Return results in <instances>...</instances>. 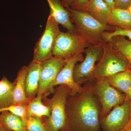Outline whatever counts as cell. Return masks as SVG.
Here are the masks:
<instances>
[{
	"instance_id": "obj_1",
	"label": "cell",
	"mask_w": 131,
	"mask_h": 131,
	"mask_svg": "<svg viewBox=\"0 0 131 131\" xmlns=\"http://www.w3.org/2000/svg\"><path fill=\"white\" fill-rule=\"evenodd\" d=\"M83 88L81 93L67 98L65 131H100L101 107L94 85L89 83Z\"/></svg>"
},
{
	"instance_id": "obj_9",
	"label": "cell",
	"mask_w": 131,
	"mask_h": 131,
	"mask_svg": "<svg viewBox=\"0 0 131 131\" xmlns=\"http://www.w3.org/2000/svg\"><path fill=\"white\" fill-rule=\"evenodd\" d=\"M66 62V59L53 56L40 63L39 84L37 95H46L52 90V84Z\"/></svg>"
},
{
	"instance_id": "obj_17",
	"label": "cell",
	"mask_w": 131,
	"mask_h": 131,
	"mask_svg": "<svg viewBox=\"0 0 131 131\" xmlns=\"http://www.w3.org/2000/svg\"><path fill=\"white\" fill-rule=\"evenodd\" d=\"M1 127L11 131H26V123L21 118L8 111H3L0 114Z\"/></svg>"
},
{
	"instance_id": "obj_4",
	"label": "cell",
	"mask_w": 131,
	"mask_h": 131,
	"mask_svg": "<svg viewBox=\"0 0 131 131\" xmlns=\"http://www.w3.org/2000/svg\"><path fill=\"white\" fill-rule=\"evenodd\" d=\"M129 69V64L125 57L114 49L110 43H104L103 54L95 66V79L108 77Z\"/></svg>"
},
{
	"instance_id": "obj_5",
	"label": "cell",
	"mask_w": 131,
	"mask_h": 131,
	"mask_svg": "<svg viewBox=\"0 0 131 131\" xmlns=\"http://www.w3.org/2000/svg\"><path fill=\"white\" fill-rule=\"evenodd\" d=\"M90 45L75 31H60L55 42L52 54L53 56L66 59L82 54Z\"/></svg>"
},
{
	"instance_id": "obj_15",
	"label": "cell",
	"mask_w": 131,
	"mask_h": 131,
	"mask_svg": "<svg viewBox=\"0 0 131 131\" xmlns=\"http://www.w3.org/2000/svg\"><path fill=\"white\" fill-rule=\"evenodd\" d=\"M28 66H24L18 72L13 94L12 105L27 104L32 99L27 98L25 93V79Z\"/></svg>"
},
{
	"instance_id": "obj_10",
	"label": "cell",
	"mask_w": 131,
	"mask_h": 131,
	"mask_svg": "<svg viewBox=\"0 0 131 131\" xmlns=\"http://www.w3.org/2000/svg\"><path fill=\"white\" fill-rule=\"evenodd\" d=\"M131 115V101L126 100L121 105L114 108L101 120L103 131H119L129 125Z\"/></svg>"
},
{
	"instance_id": "obj_34",
	"label": "cell",
	"mask_w": 131,
	"mask_h": 131,
	"mask_svg": "<svg viewBox=\"0 0 131 131\" xmlns=\"http://www.w3.org/2000/svg\"><path fill=\"white\" fill-rule=\"evenodd\" d=\"M1 127V124H0V127Z\"/></svg>"
},
{
	"instance_id": "obj_31",
	"label": "cell",
	"mask_w": 131,
	"mask_h": 131,
	"mask_svg": "<svg viewBox=\"0 0 131 131\" xmlns=\"http://www.w3.org/2000/svg\"><path fill=\"white\" fill-rule=\"evenodd\" d=\"M0 131H11L8 130H6V129H4V128H3V127H0Z\"/></svg>"
},
{
	"instance_id": "obj_36",
	"label": "cell",
	"mask_w": 131,
	"mask_h": 131,
	"mask_svg": "<svg viewBox=\"0 0 131 131\" xmlns=\"http://www.w3.org/2000/svg\"></svg>"
},
{
	"instance_id": "obj_12",
	"label": "cell",
	"mask_w": 131,
	"mask_h": 131,
	"mask_svg": "<svg viewBox=\"0 0 131 131\" xmlns=\"http://www.w3.org/2000/svg\"><path fill=\"white\" fill-rule=\"evenodd\" d=\"M50 7V15L58 25L68 31H75L69 12L64 6L62 0H46Z\"/></svg>"
},
{
	"instance_id": "obj_2",
	"label": "cell",
	"mask_w": 131,
	"mask_h": 131,
	"mask_svg": "<svg viewBox=\"0 0 131 131\" xmlns=\"http://www.w3.org/2000/svg\"><path fill=\"white\" fill-rule=\"evenodd\" d=\"M65 7L69 12L75 31L90 45H96L105 43L102 38L103 33L113 31L115 28L113 26L102 24L86 11Z\"/></svg>"
},
{
	"instance_id": "obj_14",
	"label": "cell",
	"mask_w": 131,
	"mask_h": 131,
	"mask_svg": "<svg viewBox=\"0 0 131 131\" xmlns=\"http://www.w3.org/2000/svg\"><path fill=\"white\" fill-rule=\"evenodd\" d=\"M40 63L32 60L28 66L25 85L26 96L29 99H33L37 95L39 84Z\"/></svg>"
},
{
	"instance_id": "obj_22",
	"label": "cell",
	"mask_w": 131,
	"mask_h": 131,
	"mask_svg": "<svg viewBox=\"0 0 131 131\" xmlns=\"http://www.w3.org/2000/svg\"><path fill=\"white\" fill-rule=\"evenodd\" d=\"M116 36L127 37L131 39V29H123L115 27L114 30L113 31H106L103 33L102 38L103 42L107 43L111 38Z\"/></svg>"
},
{
	"instance_id": "obj_23",
	"label": "cell",
	"mask_w": 131,
	"mask_h": 131,
	"mask_svg": "<svg viewBox=\"0 0 131 131\" xmlns=\"http://www.w3.org/2000/svg\"><path fill=\"white\" fill-rule=\"evenodd\" d=\"M26 128L28 131H46L41 118L33 116L27 118Z\"/></svg>"
},
{
	"instance_id": "obj_25",
	"label": "cell",
	"mask_w": 131,
	"mask_h": 131,
	"mask_svg": "<svg viewBox=\"0 0 131 131\" xmlns=\"http://www.w3.org/2000/svg\"><path fill=\"white\" fill-rule=\"evenodd\" d=\"M115 8L127 9L131 5V0H114Z\"/></svg>"
},
{
	"instance_id": "obj_6",
	"label": "cell",
	"mask_w": 131,
	"mask_h": 131,
	"mask_svg": "<svg viewBox=\"0 0 131 131\" xmlns=\"http://www.w3.org/2000/svg\"><path fill=\"white\" fill-rule=\"evenodd\" d=\"M104 43L96 45H90L84 50V59L80 63L76 64L73 70V78L78 84L81 86L83 83L95 79L94 73L96 63L103 54Z\"/></svg>"
},
{
	"instance_id": "obj_32",
	"label": "cell",
	"mask_w": 131,
	"mask_h": 131,
	"mask_svg": "<svg viewBox=\"0 0 131 131\" xmlns=\"http://www.w3.org/2000/svg\"><path fill=\"white\" fill-rule=\"evenodd\" d=\"M128 10V11H129V13H130L131 15V5L130 6H129V7L128 8V9H127Z\"/></svg>"
},
{
	"instance_id": "obj_27",
	"label": "cell",
	"mask_w": 131,
	"mask_h": 131,
	"mask_svg": "<svg viewBox=\"0 0 131 131\" xmlns=\"http://www.w3.org/2000/svg\"><path fill=\"white\" fill-rule=\"evenodd\" d=\"M111 10L115 8L114 0H103Z\"/></svg>"
},
{
	"instance_id": "obj_29",
	"label": "cell",
	"mask_w": 131,
	"mask_h": 131,
	"mask_svg": "<svg viewBox=\"0 0 131 131\" xmlns=\"http://www.w3.org/2000/svg\"><path fill=\"white\" fill-rule=\"evenodd\" d=\"M126 100H131V84L130 89L127 93L126 94Z\"/></svg>"
},
{
	"instance_id": "obj_13",
	"label": "cell",
	"mask_w": 131,
	"mask_h": 131,
	"mask_svg": "<svg viewBox=\"0 0 131 131\" xmlns=\"http://www.w3.org/2000/svg\"><path fill=\"white\" fill-rule=\"evenodd\" d=\"M81 10L88 12L102 24L109 25L112 10L103 0H89Z\"/></svg>"
},
{
	"instance_id": "obj_3",
	"label": "cell",
	"mask_w": 131,
	"mask_h": 131,
	"mask_svg": "<svg viewBox=\"0 0 131 131\" xmlns=\"http://www.w3.org/2000/svg\"><path fill=\"white\" fill-rule=\"evenodd\" d=\"M70 89L64 84L57 87L51 98H44L43 103L51 110L50 117L44 123L46 131H59L64 129L66 122V105Z\"/></svg>"
},
{
	"instance_id": "obj_11",
	"label": "cell",
	"mask_w": 131,
	"mask_h": 131,
	"mask_svg": "<svg viewBox=\"0 0 131 131\" xmlns=\"http://www.w3.org/2000/svg\"><path fill=\"white\" fill-rule=\"evenodd\" d=\"M84 57L82 54H79L66 59L65 65L61 69L57 76L52 89L57 86L64 84L68 86L71 90V96H75L81 93L83 91V87L75 82L73 78V70L75 66L78 62L83 61Z\"/></svg>"
},
{
	"instance_id": "obj_16",
	"label": "cell",
	"mask_w": 131,
	"mask_h": 131,
	"mask_svg": "<svg viewBox=\"0 0 131 131\" xmlns=\"http://www.w3.org/2000/svg\"><path fill=\"white\" fill-rule=\"evenodd\" d=\"M105 78L111 86L119 91L123 92L125 95L130 88V70L124 71Z\"/></svg>"
},
{
	"instance_id": "obj_19",
	"label": "cell",
	"mask_w": 131,
	"mask_h": 131,
	"mask_svg": "<svg viewBox=\"0 0 131 131\" xmlns=\"http://www.w3.org/2000/svg\"><path fill=\"white\" fill-rule=\"evenodd\" d=\"M109 25L123 29H131V15L127 9L114 8Z\"/></svg>"
},
{
	"instance_id": "obj_18",
	"label": "cell",
	"mask_w": 131,
	"mask_h": 131,
	"mask_svg": "<svg viewBox=\"0 0 131 131\" xmlns=\"http://www.w3.org/2000/svg\"><path fill=\"white\" fill-rule=\"evenodd\" d=\"M42 99V95H37L27 104L26 109L27 118L33 116L41 118L43 117H50V108L44 104Z\"/></svg>"
},
{
	"instance_id": "obj_28",
	"label": "cell",
	"mask_w": 131,
	"mask_h": 131,
	"mask_svg": "<svg viewBox=\"0 0 131 131\" xmlns=\"http://www.w3.org/2000/svg\"><path fill=\"white\" fill-rule=\"evenodd\" d=\"M76 0H62L63 4L65 7H70Z\"/></svg>"
},
{
	"instance_id": "obj_33",
	"label": "cell",
	"mask_w": 131,
	"mask_h": 131,
	"mask_svg": "<svg viewBox=\"0 0 131 131\" xmlns=\"http://www.w3.org/2000/svg\"><path fill=\"white\" fill-rule=\"evenodd\" d=\"M129 125H130V131H131V115L130 120V123H129Z\"/></svg>"
},
{
	"instance_id": "obj_8",
	"label": "cell",
	"mask_w": 131,
	"mask_h": 131,
	"mask_svg": "<svg viewBox=\"0 0 131 131\" xmlns=\"http://www.w3.org/2000/svg\"><path fill=\"white\" fill-rule=\"evenodd\" d=\"M60 31L58 24L49 15L44 31L35 45L33 61L41 63L53 56L52 51Z\"/></svg>"
},
{
	"instance_id": "obj_20",
	"label": "cell",
	"mask_w": 131,
	"mask_h": 131,
	"mask_svg": "<svg viewBox=\"0 0 131 131\" xmlns=\"http://www.w3.org/2000/svg\"><path fill=\"white\" fill-rule=\"evenodd\" d=\"M15 82H12L3 76L0 81V109L12 105Z\"/></svg>"
},
{
	"instance_id": "obj_35",
	"label": "cell",
	"mask_w": 131,
	"mask_h": 131,
	"mask_svg": "<svg viewBox=\"0 0 131 131\" xmlns=\"http://www.w3.org/2000/svg\"><path fill=\"white\" fill-rule=\"evenodd\" d=\"M26 131H27V130H26Z\"/></svg>"
},
{
	"instance_id": "obj_26",
	"label": "cell",
	"mask_w": 131,
	"mask_h": 131,
	"mask_svg": "<svg viewBox=\"0 0 131 131\" xmlns=\"http://www.w3.org/2000/svg\"><path fill=\"white\" fill-rule=\"evenodd\" d=\"M89 0H76L74 2L71 6L73 9L81 10Z\"/></svg>"
},
{
	"instance_id": "obj_30",
	"label": "cell",
	"mask_w": 131,
	"mask_h": 131,
	"mask_svg": "<svg viewBox=\"0 0 131 131\" xmlns=\"http://www.w3.org/2000/svg\"><path fill=\"white\" fill-rule=\"evenodd\" d=\"M129 123H130V122H129ZM119 131H130L129 123V125H127V126L125 128H124V129Z\"/></svg>"
},
{
	"instance_id": "obj_21",
	"label": "cell",
	"mask_w": 131,
	"mask_h": 131,
	"mask_svg": "<svg viewBox=\"0 0 131 131\" xmlns=\"http://www.w3.org/2000/svg\"><path fill=\"white\" fill-rule=\"evenodd\" d=\"M108 42L125 57L129 64V69L131 70V41L127 40L124 36H116L111 38Z\"/></svg>"
},
{
	"instance_id": "obj_7",
	"label": "cell",
	"mask_w": 131,
	"mask_h": 131,
	"mask_svg": "<svg viewBox=\"0 0 131 131\" xmlns=\"http://www.w3.org/2000/svg\"><path fill=\"white\" fill-rule=\"evenodd\" d=\"M94 85V91L100 102L101 117H105L114 108L126 101V95L112 86L105 78L97 79Z\"/></svg>"
},
{
	"instance_id": "obj_24",
	"label": "cell",
	"mask_w": 131,
	"mask_h": 131,
	"mask_svg": "<svg viewBox=\"0 0 131 131\" xmlns=\"http://www.w3.org/2000/svg\"><path fill=\"white\" fill-rule=\"evenodd\" d=\"M27 104L20 105H13L5 108L0 109V113L3 111H8L13 114L19 117L26 123L27 116L26 109Z\"/></svg>"
}]
</instances>
